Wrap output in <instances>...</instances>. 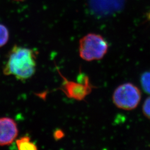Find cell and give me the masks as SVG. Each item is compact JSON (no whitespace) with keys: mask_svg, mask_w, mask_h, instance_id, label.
I'll list each match as a JSON object with an SVG mask.
<instances>
[{"mask_svg":"<svg viewBox=\"0 0 150 150\" xmlns=\"http://www.w3.org/2000/svg\"><path fill=\"white\" fill-rule=\"evenodd\" d=\"M108 48L106 40L98 34L88 33L80 40V56L86 61L102 59L107 54Z\"/></svg>","mask_w":150,"mask_h":150,"instance_id":"7a4b0ae2","label":"cell"},{"mask_svg":"<svg viewBox=\"0 0 150 150\" xmlns=\"http://www.w3.org/2000/svg\"><path fill=\"white\" fill-rule=\"evenodd\" d=\"M148 18H149V19L150 20V12L149 13V14H148Z\"/></svg>","mask_w":150,"mask_h":150,"instance_id":"30bf717a","label":"cell"},{"mask_svg":"<svg viewBox=\"0 0 150 150\" xmlns=\"http://www.w3.org/2000/svg\"><path fill=\"white\" fill-rule=\"evenodd\" d=\"M36 59L35 53L32 50L16 46L9 54L4 73L6 75H13L18 80L28 79L35 72Z\"/></svg>","mask_w":150,"mask_h":150,"instance_id":"6da1fadb","label":"cell"},{"mask_svg":"<svg viewBox=\"0 0 150 150\" xmlns=\"http://www.w3.org/2000/svg\"><path fill=\"white\" fill-rule=\"evenodd\" d=\"M18 134L16 122L12 118H0V146L11 144Z\"/></svg>","mask_w":150,"mask_h":150,"instance_id":"5b68a950","label":"cell"},{"mask_svg":"<svg viewBox=\"0 0 150 150\" xmlns=\"http://www.w3.org/2000/svg\"><path fill=\"white\" fill-rule=\"evenodd\" d=\"M141 83L144 91L150 95V71L145 72L141 75Z\"/></svg>","mask_w":150,"mask_h":150,"instance_id":"52a82bcc","label":"cell"},{"mask_svg":"<svg viewBox=\"0 0 150 150\" xmlns=\"http://www.w3.org/2000/svg\"><path fill=\"white\" fill-rule=\"evenodd\" d=\"M142 112L145 116L150 120V97L145 100L142 106Z\"/></svg>","mask_w":150,"mask_h":150,"instance_id":"9c48e42d","label":"cell"},{"mask_svg":"<svg viewBox=\"0 0 150 150\" xmlns=\"http://www.w3.org/2000/svg\"><path fill=\"white\" fill-rule=\"evenodd\" d=\"M16 1H23V0H16Z\"/></svg>","mask_w":150,"mask_h":150,"instance_id":"8fae6325","label":"cell"},{"mask_svg":"<svg viewBox=\"0 0 150 150\" xmlns=\"http://www.w3.org/2000/svg\"><path fill=\"white\" fill-rule=\"evenodd\" d=\"M9 38V33L5 26L0 24V47L7 42Z\"/></svg>","mask_w":150,"mask_h":150,"instance_id":"ba28073f","label":"cell"},{"mask_svg":"<svg viewBox=\"0 0 150 150\" xmlns=\"http://www.w3.org/2000/svg\"><path fill=\"white\" fill-rule=\"evenodd\" d=\"M141 99L139 88L131 83L121 85L115 90L112 101L117 107L123 110H132L137 107Z\"/></svg>","mask_w":150,"mask_h":150,"instance_id":"3957f363","label":"cell"},{"mask_svg":"<svg viewBox=\"0 0 150 150\" xmlns=\"http://www.w3.org/2000/svg\"><path fill=\"white\" fill-rule=\"evenodd\" d=\"M16 144L18 150H37L36 145L31 141V139L28 136H23L20 139L17 140Z\"/></svg>","mask_w":150,"mask_h":150,"instance_id":"8992f818","label":"cell"},{"mask_svg":"<svg viewBox=\"0 0 150 150\" xmlns=\"http://www.w3.org/2000/svg\"><path fill=\"white\" fill-rule=\"evenodd\" d=\"M59 74L64 79L61 90L69 98L81 101L91 93L93 86H92L88 77L86 75L82 74V80H78L79 81L76 82L68 80L62 76L61 74L59 73Z\"/></svg>","mask_w":150,"mask_h":150,"instance_id":"277c9868","label":"cell"}]
</instances>
